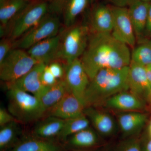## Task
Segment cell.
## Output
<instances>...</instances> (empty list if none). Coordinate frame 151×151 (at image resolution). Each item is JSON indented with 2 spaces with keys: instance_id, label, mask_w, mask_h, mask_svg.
I'll return each mask as SVG.
<instances>
[{
  "instance_id": "cell-32",
  "label": "cell",
  "mask_w": 151,
  "mask_h": 151,
  "mask_svg": "<svg viewBox=\"0 0 151 151\" xmlns=\"http://www.w3.org/2000/svg\"><path fill=\"white\" fill-rule=\"evenodd\" d=\"M17 121L15 118L11 114L8 110L7 111L4 108H0V126L1 127L5 126L12 122Z\"/></svg>"
},
{
  "instance_id": "cell-25",
  "label": "cell",
  "mask_w": 151,
  "mask_h": 151,
  "mask_svg": "<svg viewBox=\"0 0 151 151\" xmlns=\"http://www.w3.org/2000/svg\"><path fill=\"white\" fill-rule=\"evenodd\" d=\"M19 122L14 121L1 127L0 151H9L19 142L22 130Z\"/></svg>"
},
{
  "instance_id": "cell-15",
  "label": "cell",
  "mask_w": 151,
  "mask_h": 151,
  "mask_svg": "<svg viewBox=\"0 0 151 151\" xmlns=\"http://www.w3.org/2000/svg\"><path fill=\"white\" fill-rule=\"evenodd\" d=\"M45 64L39 63L21 78L7 84H10L19 89L37 96L45 88L41 81V76Z\"/></svg>"
},
{
  "instance_id": "cell-14",
  "label": "cell",
  "mask_w": 151,
  "mask_h": 151,
  "mask_svg": "<svg viewBox=\"0 0 151 151\" xmlns=\"http://www.w3.org/2000/svg\"><path fill=\"white\" fill-rule=\"evenodd\" d=\"M84 113L98 134L108 137L115 134L116 122L110 114L94 107H86Z\"/></svg>"
},
{
  "instance_id": "cell-35",
  "label": "cell",
  "mask_w": 151,
  "mask_h": 151,
  "mask_svg": "<svg viewBox=\"0 0 151 151\" xmlns=\"http://www.w3.org/2000/svg\"><path fill=\"white\" fill-rule=\"evenodd\" d=\"M142 147L143 151H151V138H148Z\"/></svg>"
},
{
  "instance_id": "cell-39",
  "label": "cell",
  "mask_w": 151,
  "mask_h": 151,
  "mask_svg": "<svg viewBox=\"0 0 151 151\" xmlns=\"http://www.w3.org/2000/svg\"><path fill=\"white\" fill-rule=\"evenodd\" d=\"M4 1L5 0H0V3L2 2L3 1Z\"/></svg>"
},
{
  "instance_id": "cell-12",
  "label": "cell",
  "mask_w": 151,
  "mask_h": 151,
  "mask_svg": "<svg viewBox=\"0 0 151 151\" xmlns=\"http://www.w3.org/2000/svg\"><path fill=\"white\" fill-rule=\"evenodd\" d=\"M60 38V32L58 35L36 43L27 51L38 62L48 65L58 60Z\"/></svg>"
},
{
  "instance_id": "cell-7",
  "label": "cell",
  "mask_w": 151,
  "mask_h": 151,
  "mask_svg": "<svg viewBox=\"0 0 151 151\" xmlns=\"http://www.w3.org/2000/svg\"><path fill=\"white\" fill-rule=\"evenodd\" d=\"M60 17L48 13L34 27L15 41L14 48L28 50L39 42L58 35L61 24Z\"/></svg>"
},
{
  "instance_id": "cell-23",
  "label": "cell",
  "mask_w": 151,
  "mask_h": 151,
  "mask_svg": "<svg viewBox=\"0 0 151 151\" xmlns=\"http://www.w3.org/2000/svg\"><path fill=\"white\" fill-rule=\"evenodd\" d=\"M92 1L65 0L61 16L65 27H69L75 24L76 19L87 8Z\"/></svg>"
},
{
  "instance_id": "cell-24",
  "label": "cell",
  "mask_w": 151,
  "mask_h": 151,
  "mask_svg": "<svg viewBox=\"0 0 151 151\" xmlns=\"http://www.w3.org/2000/svg\"><path fill=\"white\" fill-rule=\"evenodd\" d=\"M68 145L77 149L95 147L99 142V135L90 127L76 133L66 140Z\"/></svg>"
},
{
  "instance_id": "cell-3",
  "label": "cell",
  "mask_w": 151,
  "mask_h": 151,
  "mask_svg": "<svg viewBox=\"0 0 151 151\" xmlns=\"http://www.w3.org/2000/svg\"><path fill=\"white\" fill-rule=\"evenodd\" d=\"M8 111L19 123L38 121L45 117L46 111L36 96L7 84Z\"/></svg>"
},
{
  "instance_id": "cell-6",
  "label": "cell",
  "mask_w": 151,
  "mask_h": 151,
  "mask_svg": "<svg viewBox=\"0 0 151 151\" xmlns=\"http://www.w3.org/2000/svg\"><path fill=\"white\" fill-rule=\"evenodd\" d=\"M39 63L27 51L14 48L0 63V78L6 83L16 81Z\"/></svg>"
},
{
  "instance_id": "cell-21",
  "label": "cell",
  "mask_w": 151,
  "mask_h": 151,
  "mask_svg": "<svg viewBox=\"0 0 151 151\" xmlns=\"http://www.w3.org/2000/svg\"><path fill=\"white\" fill-rule=\"evenodd\" d=\"M32 0H5L0 3L1 37L11 21L29 4Z\"/></svg>"
},
{
  "instance_id": "cell-10",
  "label": "cell",
  "mask_w": 151,
  "mask_h": 151,
  "mask_svg": "<svg viewBox=\"0 0 151 151\" xmlns=\"http://www.w3.org/2000/svg\"><path fill=\"white\" fill-rule=\"evenodd\" d=\"M114 22L111 34L115 38L133 47L137 41V38L130 19L127 7L113 6Z\"/></svg>"
},
{
  "instance_id": "cell-26",
  "label": "cell",
  "mask_w": 151,
  "mask_h": 151,
  "mask_svg": "<svg viewBox=\"0 0 151 151\" xmlns=\"http://www.w3.org/2000/svg\"><path fill=\"white\" fill-rule=\"evenodd\" d=\"M89 119L84 114L64 120L62 130L58 138L62 141H66L69 137L81 130L90 127Z\"/></svg>"
},
{
  "instance_id": "cell-29",
  "label": "cell",
  "mask_w": 151,
  "mask_h": 151,
  "mask_svg": "<svg viewBox=\"0 0 151 151\" xmlns=\"http://www.w3.org/2000/svg\"><path fill=\"white\" fill-rule=\"evenodd\" d=\"M15 41L9 37H4L0 42V63L5 58L10 52L14 48Z\"/></svg>"
},
{
  "instance_id": "cell-27",
  "label": "cell",
  "mask_w": 151,
  "mask_h": 151,
  "mask_svg": "<svg viewBox=\"0 0 151 151\" xmlns=\"http://www.w3.org/2000/svg\"><path fill=\"white\" fill-rule=\"evenodd\" d=\"M131 62L147 67L151 65V42H144L131 52Z\"/></svg>"
},
{
  "instance_id": "cell-34",
  "label": "cell",
  "mask_w": 151,
  "mask_h": 151,
  "mask_svg": "<svg viewBox=\"0 0 151 151\" xmlns=\"http://www.w3.org/2000/svg\"><path fill=\"white\" fill-rule=\"evenodd\" d=\"M146 33L148 35H151V2L149 3Z\"/></svg>"
},
{
  "instance_id": "cell-37",
  "label": "cell",
  "mask_w": 151,
  "mask_h": 151,
  "mask_svg": "<svg viewBox=\"0 0 151 151\" xmlns=\"http://www.w3.org/2000/svg\"><path fill=\"white\" fill-rule=\"evenodd\" d=\"M148 137L151 138V120L148 128Z\"/></svg>"
},
{
  "instance_id": "cell-33",
  "label": "cell",
  "mask_w": 151,
  "mask_h": 151,
  "mask_svg": "<svg viewBox=\"0 0 151 151\" xmlns=\"http://www.w3.org/2000/svg\"><path fill=\"white\" fill-rule=\"evenodd\" d=\"M113 6L120 7H127L131 0H108Z\"/></svg>"
},
{
  "instance_id": "cell-11",
  "label": "cell",
  "mask_w": 151,
  "mask_h": 151,
  "mask_svg": "<svg viewBox=\"0 0 151 151\" xmlns=\"http://www.w3.org/2000/svg\"><path fill=\"white\" fill-rule=\"evenodd\" d=\"M85 108L81 100L68 91L58 103L47 111L45 116L66 120L83 114Z\"/></svg>"
},
{
  "instance_id": "cell-31",
  "label": "cell",
  "mask_w": 151,
  "mask_h": 151,
  "mask_svg": "<svg viewBox=\"0 0 151 151\" xmlns=\"http://www.w3.org/2000/svg\"><path fill=\"white\" fill-rule=\"evenodd\" d=\"M41 81L44 86L47 87L56 84L59 80L55 78L46 65L41 76Z\"/></svg>"
},
{
  "instance_id": "cell-17",
  "label": "cell",
  "mask_w": 151,
  "mask_h": 151,
  "mask_svg": "<svg viewBox=\"0 0 151 151\" xmlns=\"http://www.w3.org/2000/svg\"><path fill=\"white\" fill-rule=\"evenodd\" d=\"M104 104L110 109L125 112L140 111L146 105L129 90H124L115 94L106 100Z\"/></svg>"
},
{
  "instance_id": "cell-18",
  "label": "cell",
  "mask_w": 151,
  "mask_h": 151,
  "mask_svg": "<svg viewBox=\"0 0 151 151\" xmlns=\"http://www.w3.org/2000/svg\"><path fill=\"white\" fill-rule=\"evenodd\" d=\"M149 3L142 0H131L127 7L137 40L146 33Z\"/></svg>"
},
{
  "instance_id": "cell-16",
  "label": "cell",
  "mask_w": 151,
  "mask_h": 151,
  "mask_svg": "<svg viewBox=\"0 0 151 151\" xmlns=\"http://www.w3.org/2000/svg\"><path fill=\"white\" fill-rule=\"evenodd\" d=\"M147 116L138 111H129L120 113L118 123L120 130L125 138L134 137L146 124Z\"/></svg>"
},
{
  "instance_id": "cell-1",
  "label": "cell",
  "mask_w": 151,
  "mask_h": 151,
  "mask_svg": "<svg viewBox=\"0 0 151 151\" xmlns=\"http://www.w3.org/2000/svg\"><path fill=\"white\" fill-rule=\"evenodd\" d=\"M80 60L91 80L102 69L129 66L131 52L129 46L116 39L111 33H91Z\"/></svg>"
},
{
  "instance_id": "cell-2",
  "label": "cell",
  "mask_w": 151,
  "mask_h": 151,
  "mask_svg": "<svg viewBox=\"0 0 151 151\" xmlns=\"http://www.w3.org/2000/svg\"><path fill=\"white\" fill-rule=\"evenodd\" d=\"M129 66L100 70L91 79L84 95L85 107H97L110 97L128 90Z\"/></svg>"
},
{
  "instance_id": "cell-13",
  "label": "cell",
  "mask_w": 151,
  "mask_h": 151,
  "mask_svg": "<svg viewBox=\"0 0 151 151\" xmlns=\"http://www.w3.org/2000/svg\"><path fill=\"white\" fill-rule=\"evenodd\" d=\"M114 17L112 7L100 4L95 6L90 14V31L94 33H111Z\"/></svg>"
},
{
  "instance_id": "cell-28",
  "label": "cell",
  "mask_w": 151,
  "mask_h": 151,
  "mask_svg": "<svg viewBox=\"0 0 151 151\" xmlns=\"http://www.w3.org/2000/svg\"><path fill=\"white\" fill-rule=\"evenodd\" d=\"M107 151H143L140 140L136 137L125 139Z\"/></svg>"
},
{
  "instance_id": "cell-8",
  "label": "cell",
  "mask_w": 151,
  "mask_h": 151,
  "mask_svg": "<svg viewBox=\"0 0 151 151\" xmlns=\"http://www.w3.org/2000/svg\"><path fill=\"white\" fill-rule=\"evenodd\" d=\"M65 67L63 80L68 90L73 93L85 105L84 95L90 80L80 58L65 63Z\"/></svg>"
},
{
  "instance_id": "cell-4",
  "label": "cell",
  "mask_w": 151,
  "mask_h": 151,
  "mask_svg": "<svg viewBox=\"0 0 151 151\" xmlns=\"http://www.w3.org/2000/svg\"><path fill=\"white\" fill-rule=\"evenodd\" d=\"M90 29L86 24L75 23L60 31L58 60L65 63L81 57L89 41Z\"/></svg>"
},
{
  "instance_id": "cell-30",
  "label": "cell",
  "mask_w": 151,
  "mask_h": 151,
  "mask_svg": "<svg viewBox=\"0 0 151 151\" xmlns=\"http://www.w3.org/2000/svg\"><path fill=\"white\" fill-rule=\"evenodd\" d=\"M50 70L57 80L63 79L65 76V65L58 60H55L47 65Z\"/></svg>"
},
{
  "instance_id": "cell-22",
  "label": "cell",
  "mask_w": 151,
  "mask_h": 151,
  "mask_svg": "<svg viewBox=\"0 0 151 151\" xmlns=\"http://www.w3.org/2000/svg\"><path fill=\"white\" fill-rule=\"evenodd\" d=\"M68 91L63 79L50 86H45L37 97L47 111L54 106L62 99Z\"/></svg>"
},
{
  "instance_id": "cell-19",
  "label": "cell",
  "mask_w": 151,
  "mask_h": 151,
  "mask_svg": "<svg viewBox=\"0 0 151 151\" xmlns=\"http://www.w3.org/2000/svg\"><path fill=\"white\" fill-rule=\"evenodd\" d=\"M38 121L33 129L32 136L50 140L58 137L64 122L63 119L51 116H45Z\"/></svg>"
},
{
  "instance_id": "cell-9",
  "label": "cell",
  "mask_w": 151,
  "mask_h": 151,
  "mask_svg": "<svg viewBox=\"0 0 151 151\" xmlns=\"http://www.w3.org/2000/svg\"><path fill=\"white\" fill-rule=\"evenodd\" d=\"M128 90L146 104L151 106V86L146 67L131 62L128 74Z\"/></svg>"
},
{
  "instance_id": "cell-38",
  "label": "cell",
  "mask_w": 151,
  "mask_h": 151,
  "mask_svg": "<svg viewBox=\"0 0 151 151\" xmlns=\"http://www.w3.org/2000/svg\"><path fill=\"white\" fill-rule=\"evenodd\" d=\"M146 2L150 3L151 2V0H142Z\"/></svg>"
},
{
  "instance_id": "cell-20",
  "label": "cell",
  "mask_w": 151,
  "mask_h": 151,
  "mask_svg": "<svg viewBox=\"0 0 151 151\" xmlns=\"http://www.w3.org/2000/svg\"><path fill=\"white\" fill-rule=\"evenodd\" d=\"M9 151H63V148L51 140L32 136L19 141Z\"/></svg>"
},
{
  "instance_id": "cell-5",
  "label": "cell",
  "mask_w": 151,
  "mask_h": 151,
  "mask_svg": "<svg viewBox=\"0 0 151 151\" xmlns=\"http://www.w3.org/2000/svg\"><path fill=\"white\" fill-rule=\"evenodd\" d=\"M48 13L47 0H32L9 24L5 29L4 37L17 40L34 27Z\"/></svg>"
},
{
  "instance_id": "cell-36",
  "label": "cell",
  "mask_w": 151,
  "mask_h": 151,
  "mask_svg": "<svg viewBox=\"0 0 151 151\" xmlns=\"http://www.w3.org/2000/svg\"><path fill=\"white\" fill-rule=\"evenodd\" d=\"M147 68V74L149 82L151 86V65L146 67Z\"/></svg>"
}]
</instances>
